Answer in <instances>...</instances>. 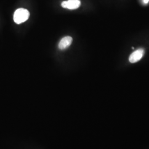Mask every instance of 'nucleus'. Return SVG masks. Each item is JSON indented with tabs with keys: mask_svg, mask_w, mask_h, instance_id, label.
<instances>
[{
	"mask_svg": "<svg viewBox=\"0 0 149 149\" xmlns=\"http://www.w3.org/2000/svg\"><path fill=\"white\" fill-rule=\"evenodd\" d=\"M29 12L25 8L17 9L14 13L13 19L17 24H21L24 22L27 21L29 17Z\"/></svg>",
	"mask_w": 149,
	"mask_h": 149,
	"instance_id": "nucleus-1",
	"label": "nucleus"
},
{
	"mask_svg": "<svg viewBox=\"0 0 149 149\" xmlns=\"http://www.w3.org/2000/svg\"><path fill=\"white\" fill-rule=\"evenodd\" d=\"M145 51L144 49L140 48L134 52L132 54L129 58V60L131 63H135L141 59L144 55Z\"/></svg>",
	"mask_w": 149,
	"mask_h": 149,
	"instance_id": "nucleus-2",
	"label": "nucleus"
},
{
	"mask_svg": "<svg viewBox=\"0 0 149 149\" xmlns=\"http://www.w3.org/2000/svg\"><path fill=\"white\" fill-rule=\"evenodd\" d=\"M72 42V38L71 37H65L62 38L60 41L58 47L60 49L64 50L66 48H69Z\"/></svg>",
	"mask_w": 149,
	"mask_h": 149,
	"instance_id": "nucleus-4",
	"label": "nucleus"
},
{
	"mask_svg": "<svg viewBox=\"0 0 149 149\" xmlns=\"http://www.w3.org/2000/svg\"><path fill=\"white\" fill-rule=\"evenodd\" d=\"M81 5L80 0H68L63 1L61 3V6L64 8L69 10H75L78 8Z\"/></svg>",
	"mask_w": 149,
	"mask_h": 149,
	"instance_id": "nucleus-3",
	"label": "nucleus"
},
{
	"mask_svg": "<svg viewBox=\"0 0 149 149\" xmlns=\"http://www.w3.org/2000/svg\"><path fill=\"white\" fill-rule=\"evenodd\" d=\"M143 2L145 4H147L149 2V0H143Z\"/></svg>",
	"mask_w": 149,
	"mask_h": 149,
	"instance_id": "nucleus-5",
	"label": "nucleus"
}]
</instances>
